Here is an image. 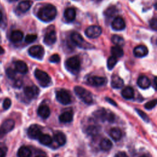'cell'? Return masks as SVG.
Masks as SVG:
<instances>
[{
  "mask_svg": "<svg viewBox=\"0 0 157 157\" xmlns=\"http://www.w3.org/2000/svg\"><path fill=\"white\" fill-rule=\"evenodd\" d=\"M37 113L41 118L45 119L49 117L50 114V110L47 105H42L39 107L37 109Z\"/></svg>",
  "mask_w": 157,
  "mask_h": 157,
  "instance_id": "19",
  "label": "cell"
},
{
  "mask_svg": "<svg viewBox=\"0 0 157 157\" xmlns=\"http://www.w3.org/2000/svg\"><path fill=\"white\" fill-rule=\"evenodd\" d=\"M124 85L123 80L117 75H113L112 76L111 78V86L113 88H120Z\"/></svg>",
  "mask_w": 157,
  "mask_h": 157,
  "instance_id": "18",
  "label": "cell"
},
{
  "mask_svg": "<svg viewBox=\"0 0 157 157\" xmlns=\"http://www.w3.org/2000/svg\"><path fill=\"white\" fill-rule=\"evenodd\" d=\"M16 70L21 74H26L28 72V68L26 64L23 61H17L15 64Z\"/></svg>",
  "mask_w": 157,
  "mask_h": 157,
  "instance_id": "21",
  "label": "cell"
},
{
  "mask_svg": "<svg viewBox=\"0 0 157 157\" xmlns=\"http://www.w3.org/2000/svg\"><path fill=\"white\" fill-rule=\"evenodd\" d=\"M36 39H37V36L36 34H30L26 36L25 40V42L27 43H32L34 41H35Z\"/></svg>",
  "mask_w": 157,
  "mask_h": 157,
  "instance_id": "38",
  "label": "cell"
},
{
  "mask_svg": "<svg viewBox=\"0 0 157 157\" xmlns=\"http://www.w3.org/2000/svg\"><path fill=\"white\" fill-rule=\"evenodd\" d=\"M150 26L153 30H156V28H157V20H156V18H153L150 20Z\"/></svg>",
  "mask_w": 157,
  "mask_h": 157,
  "instance_id": "42",
  "label": "cell"
},
{
  "mask_svg": "<svg viewBox=\"0 0 157 157\" xmlns=\"http://www.w3.org/2000/svg\"><path fill=\"white\" fill-rule=\"evenodd\" d=\"M6 72L7 76L9 78H10V79H13V78H15V75H16V72H15V71L13 69H12V68H10V67L7 68V69H6Z\"/></svg>",
  "mask_w": 157,
  "mask_h": 157,
  "instance_id": "37",
  "label": "cell"
},
{
  "mask_svg": "<svg viewBox=\"0 0 157 157\" xmlns=\"http://www.w3.org/2000/svg\"><path fill=\"white\" fill-rule=\"evenodd\" d=\"M22 84H23L22 80H17L15 81L14 85H15V86H16V87H17V88H20V87L21 86Z\"/></svg>",
  "mask_w": 157,
  "mask_h": 157,
  "instance_id": "44",
  "label": "cell"
},
{
  "mask_svg": "<svg viewBox=\"0 0 157 157\" xmlns=\"http://www.w3.org/2000/svg\"><path fill=\"white\" fill-rule=\"evenodd\" d=\"M24 93L28 99H31L37 96L39 93V90L36 85L28 86L24 88Z\"/></svg>",
  "mask_w": 157,
  "mask_h": 157,
  "instance_id": "13",
  "label": "cell"
},
{
  "mask_svg": "<svg viewBox=\"0 0 157 157\" xmlns=\"http://www.w3.org/2000/svg\"><path fill=\"white\" fill-rule=\"evenodd\" d=\"M112 27L116 31L122 30L125 28V22L121 17H117L112 23Z\"/></svg>",
  "mask_w": 157,
  "mask_h": 157,
  "instance_id": "14",
  "label": "cell"
},
{
  "mask_svg": "<svg viewBox=\"0 0 157 157\" xmlns=\"http://www.w3.org/2000/svg\"><path fill=\"white\" fill-rule=\"evenodd\" d=\"M66 66L72 72H78L80 67V61L77 56H72L67 59L66 61Z\"/></svg>",
  "mask_w": 157,
  "mask_h": 157,
  "instance_id": "6",
  "label": "cell"
},
{
  "mask_svg": "<svg viewBox=\"0 0 157 157\" xmlns=\"http://www.w3.org/2000/svg\"><path fill=\"white\" fill-rule=\"evenodd\" d=\"M112 56L116 57V58H120L123 56L124 55V52L123 49L119 47V46H113L111 47L110 50Z\"/></svg>",
  "mask_w": 157,
  "mask_h": 157,
  "instance_id": "31",
  "label": "cell"
},
{
  "mask_svg": "<svg viewBox=\"0 0 157 157\" xmlns=\"http://www.w3.org/2000/svg\"><path fill=\"white\" fill-rule=\"evenodd\" d=\"M74 91L76 95L85 104H90L93 102V97L91 93L85 88L76 86L74 87Z\"/></svg>",
  "mask_w": 157,
  "mask_h": 157,
  "instance_id": "2",
  "label": "cell"
},
{
  "mask_svg": "<svg viewBox=\"0 0 157 157\" xmlns=\"http://www.w3.org/2000/svg\"><path fill=\"white\" fill-rule=\"evenodd\" d=\"M115 157H128L126 153L124 151H119L115 155Z\"/></svg>",
  "mask_w": 157,
  "mask_h": 157,
  "instance_id": "43",
  "label": "cell"
},
{
  "mask_svg": "<svg viewBox=\"0 0 157 157\" xmlns=\"http://www.w3.org/2000/svg\"><path fill=\"white\" fill-rule=\"evenodd\" d=\"M17 156L18 157H31V151L28 147L22 146L18 150Z\"/></svg>",
  "mask_w": 157,
  "mask_h": 157,
  "instance_id": "26",
  "label": "cell"
},
{
  "mask_svg": "<svg viewBox=\"0 0 157 157\" xmlns=\"http://www.w3.org/2000/svg\"><path fill=\"white\" fill-rule=\"evenodd\" d=\"M11 104H12V102L9 98L5 99L3 102V108L4 109H8L10 107Z\"/></svg>",
  "mask_w": 157,
  "mask_h": 157,
  "instance_id": "41",
  "label": "cell"
},
{
  "mask_svg": "<svg viewBox=\"0 0 157 157\" xmlns=\"http://www.w3.org/2000/svg\"><path fill=\"white\" fill-rule=\"evenodd\" d=\"M136 110L137 112V113H138V114L140 115V117L146 122H148L150 119H149V117L147 115V114L143 112L142 110H140V109H136Z\"/></svg>",
  "mask_w": 157,
  "mask_h": 157,
  "instance_id": "39",
  "label": "cell"
},
{
  "mask_svg": "<svg viewBox=\"0 0 157 157\" xmlns=\"http://www.w3.org/2000/svg\"><path fill=\"white\" fill-rule=\"evenodd\" d=\"M105 99L107 100V102H109V103H110L111 104H112V105H115V106H116V105H117L116 102H115L113 100H112V99L109 98H105Z\"/></svg>",
  "mask_w": 157,
  "mask_h": 157,
  "instance_id": "45",
  "label": "cell"
},
{
  "mask_svg": "<svg viewBox=\"0 0 157 157\" xmlns=\"http://www.w3.org/2000/svg\"><path fill=\"white\" fill-rule=\"evenodd\" d=\"M110 137L115 140H119L122 136V132L118 128H113L110 131Z\"/></svg>",
  "mask_w": 157,
  "mask_h": 157,
  "instance_id": "23",
  "label": "cell"
},
{
  "mask_svg": "<svg viewBox=\"0 0 157 157\" xmlns=\"http://www.w3.org/2000/svg\"><path fill=\"white\" fill-rule=\"evenodd\" d=\"M85 33L88 37L90 38H96L98 37L102 33V29L100 26L97 25H92L88 26Z\"/></svg>",
  "mask_w": 157,
  "mask_h": 157,
  "instance_id": "9",
  "label": "cell"
},
{
  "mask_svg": "<svg viewBox=\"0 0 157 157\" xmlns=\"http://www.w3.org/2000/svg\"><path fill=\"white\" fill-rule=\"evenodd\" d=\"M49 61L52 63H58L60 61V57L58 54H54L50 57Z\"/></svg>",
  "mask_w": 157,
  "mask_h": 157,
  "instance_id": "40",
  "label": "cell"
},
{
  "mask_svg": "<svg viewBox=\"0 0 157 157\" xmlns=\"http://www.w3.org/2000/svg\"><path fill=\"white\" fill-rule=\"evenodd\" d=\"M153 83H154V88L155 89H156V77H155V78H154V81H153Z\"/></svg>",
  "mask_w": 157,
  "mask_h": 157,
  "instance_id": "48",
  "label": "cell"
},
{
  "mask_svg": "<svg viewBox=\"0 0 157 157\" xmlns=\"http://www.w3.org/2000/svg\"><path fill=\"white\" fill-rule=\"evenodd\" d=\"M137 83L140 88L142 89H147L150 86L151 82L150 79L147 77L145 75H142L138 78Z\"/></svg>",
  "mask_w": 157,
  "mask_h": 157,
  "instance_id": "17",
  "label": "cell"
},
{
  "mask_svg": "<svg viewBox=\"0 0 157 157\" xmlns=\"http://www.w3.org/2000/svg\"><path fill=\"white\" fill-rule=\"evenodd\" d=\"M111 40L114 44H115L117 46H119V47L123 45L124 44V39L122 37H121L118 35H116V34L113 35L112 36Z\"/></svg>",
  "mask_w": 157,
  "mask_h": 157,
  "instance_id": "32",
  "label": "cell"
},
{
  "mask_svg": "<svg viewBox=\"0 0 157 157\" xmlns=\"http://www.w3.org/2000/svg\"><path fill=\"white\" fill-rule=\"evenodd\" d=\"M100 148L104 151H109L112 147V142L107 138L103 139L100 142Z\"/></svg>",
  "mask_w": 157,
  "mask_h": 157,
  "instance_id": "29",
  "label": "cell"
},
{
  "mask_svg": "<svg viewBox=\"0 0 157 157\" xmlns=\"http://www.w3.org/2000/svg\"><path fill=\"white\" fill-rule=\"evenodd\" d=\"M87 82L90 85L94 86H99L105 85L107 83V79L106 78L102 77L92 76L90 77L87 79Z\"/></svg>",
  "mask_w": 157,
  "mask_h": 157,
  "instance_id": "12",
  "label": "cell"
},
{
  "mask_svg": "<svg viewBox=\"0 0 157 157\" xmlns=\"http://www.w3.org/2000/svg\"><path fill=\"white\" fill-rule=\"evenodd\" d=\"M56 98L58 102L64 105L69 104L71 102V95L66 90L63 89H61L56 92Z\"/></svg>",
  "mask_w": 157,
  "mask_h": 157,
  "instance_id": "7",
  "label": "cell"
},
{
  "mask_svg": "<svg viewBox=\"0 0 157 157\" xmlns=\"http://www.w3.org/2000/svg\"><path fill=\"white\" fill-rule=\"evenodd\" d=\"M28 135L33 139H39L42 134L40 128L37 124H32L28 129Z\"/></svg>",
  "mask_w": 157,
  "mask_h": 157,
  "instance_id": "11",
  "label": "cell"
},
{
  "mask_svg": "<svg viewBox=\"0 0 157 157\" xmlns=\"http://www.w3.org/2000/svg\"><path fill=\"white\" fill-rule=\"evenodd\" d=\"M6 155V152L4 151V150L1 148H0V157H4Z\"/></svg>",
  "mask_w": 157,
  "mask_h": 157,
  "instance_id": "46",
  "label": "cell"
},
{
  "mask_svg": "<svg viewBox=\"0 0 157 157\" xmlns=\"http://www.w3.org/2000/svg\"><path fill=\"white\" fill-rule=\"evenodd\" d=\"M2 13H1V12L0 11V21L1 20V19H2Z\"/></svg>",
  "mask_w": 157,
  "mask_h": 157,
  "instance_id": "49",
  "label": "cell"
},
{
  "mask_svg": "<svg viewBox=\"0 0 157 157\" xmlns=\"http://www.w3.org/2000/svg\"><path fill=\"white\" fill-rule=\"evenodd\" d=\"M44 49L40 45H34L28 50L29 54L33 58L41 59L44 55Z\"/></svg>",
  "mask_w": 157,
  "mask_h": 157,
  "instance_id": "10",
  "label": "cell"
},
{
  "mask_svg": "<svg viewBox=\"0 0 157 157\" xmlns=\"http://www.w3.org/2000/svg\"><path fill=\"white\" fill-rule=\"evenodd\" d=\"M56 9L54 6L47 4L39 9L37 13V17L40 20L44 22H49L56 17Z\"/></svg>",
  "mask_w": 157,
  "mask_h": 157,
  "instance_id": "1",
  "label": "cell"
},
{
  "mask_svg": "<svg viewBox=\"0 0 157 157\" xmlns=\"http://www.w3.org/2000/svg\"><path fill=\"white\" fill-rule=\"evenodd\" d=\"M94 117L102 121L107 120L110 122L113 121L115 119V116L113 113L110 112H107L104 109L97 110L94 112Z\"/></svg>",
  "mask_w": 157,
  "mask_h": 157,
  "instance_id": "5",
  "label": "cell"
},
{
  "mask_svg": "<svg viewBox=\"0 0 157 157\" xmlns=\"http://www.w3.org/2000/svg\"><path fill=\"white\" fill-rule=\"evenodd\" d=\"M156 102H157L156 99L151 100V101H150L147 102V103L145 104L144 107H145V108L146 109H147V110H151V109H152L153 108H154V107L156 106Z\"/></svg>",
  "mask_w": 157,
  "mask_h": 157,
  "instance_id": "36",
  "label": "cell"
},
{
  "mask_svg": "<svg viewBox=\"0 0 157 157\" xmlns=\"http://www.w3.org/2000/svg\"><path fill=\"white\" fill-rule=\"evenodd\" d=\"M134 90L131 86H127L124 88L121 91L122 96L126 99H132L134 97Z\"/></svg>",
  "mask_w": 157,
  "mask_h": 157,
  "instance_id": "24",
  "label": "cell"
},
{
  "mask_svg": "<svg viewBox=\"0 0 157 157\" xmlns=\"http://www.w3.org/2000/svg\"><path fill=\"white\" fill-rule=\"evenodd\" d=\"M56 40V34L54 30L48 31L45 36L44 42L47 45H52Z\"/></svg>",
  "mask_w": 157,
  "mask_h": 157,
  "instance_id": "15",
  "label": "cell"
},
{
  "mask_svg": "<svg viewBox=\"0 0 157 157\" xmlns=\"http://www.w3.org/2000/svg\"><path fill=\"white\" fill-rule=\"evenodd\" d=\"M117 63V59L116 57L113 56H110L108 59H107V68L109 70L112 69L114 66H115V64Z\"/></svg>",
  "mask_w": 157,
  "mask_h": 157,
  "instance_id": "33",
  "label": "cell"
},
{
  "mask_svg": "<svg viewBox=\"0 0 157 157\" xmlns=\"http://www.w3.org/2000/svg\"><path fill=\"white\" fill-rule=\"evenodd\" d=\"M34 75L36 78L39 81V84L43 87L48 86L51 83L50 77L48 75L47 72L42 70L36 69L34 72Z\"/></svg>",
  "mask_w": 157,
  "mask_h": 157,
  "instance_id": "4",
  "label": "cell"
},
{
  "mask_svg": "<svg viewBox=\"0 0 157 157\" xmlns=\"http://www.w3.org/2000/svg\"><path fill=\"white\" fill-rule=\"evenodd\" d=\"M134 55L136 57L141 58L146 56L148 54V50L147 47L144 45H139L136 47L134 49Z\"/></svg>",
  "mask_w": 157,
  "mask_h": 157,
  "instance_id": "16",
  "label": "cell"
},
{
  "mask_svg": "<svg viewBox=\"0 0 157 157\" xmlns=\"http://www.w3.org/2000/svg\"><path fill=\"white\" fill-rule=\"evenodd\" d=\"M116 8L115 6H111L109 7L105 12V15L108 17H112L116 12Z\"/></svg>",
  "mask_w": 157,
  "mask_h": 157,
  "instance_id": "35",
  "label": "cell"
},
{
  "mask_svg": "<svg viewBox=\"0 0 157 157\" xmlns=\"http://www.w3.org/2000/svg\"><path fill=\"white\" fill-rule=\"evenodd\" d=\"M23 37V33L19 30H15L12 32L10 34V40L13 42H20Z\"/></svg>",
  "mask_w": 157,
  "mask_h": 157,
  "instance_id": "22",
  "label": "cell"
},
{
  "mask_svg": "<svg viewBox=\"0 0 157 157\" xmlns=\"http://www.w3.org/2000/svg\"><path fill=\"white\" fill-rule=\"evenodd\" d=\"M4 53V48H3L2 47L0 46V55L3 54Z\"/></svg>",
  "mask_w": 157,
  "mask_h": 157,
  "instance_id": "47",
  "label": "cell"
},
{
  "mask_svg": "<svg viewBox=\"0 0 157 157\" xmlns=\"http://www.w3.org/2000/svg\"><path fill=\"white\" fill-rule=\"evenodd\" d=\"M36 157H45V156H42V155H39V156H36Z\"/></svg>",
  "mask_w": 157,
  "mask_h": 157,
  "instance_id": "50",
  "label": "cell"
},
{
  "mask_svg": "<svg viewBox=\"0 0 157 157\" xmlns=\"http://www.w3.org/2000/svg\"><path fill=\"white\" fill-rule=\"evenodd\" d=\"M59 120L62 123H69L73 120L72 113L70 112H64L59 115Z\"/></svg>",
  "mask_w": 157,
  "mask_h": 157,
  "instance_id": "25",
  "label": "cell"
},
{
  "mask_svg": "<svg viewBox=\"0 0 157 157\" xmlns=\"http://www.w3.org/2000/svg\"><path fill=\"white\" fill-rule=\"evenodd\" d=\"M76 16V12L74 8H67L64 12V17L68 21H72Z\"/></svg>",
  "mask_w": 157,
  "mask_h": 157,
  "instance_id": "20",
  "label": "cell"
},
{
  "mask_svg": "<svg viewBox=\"0 0 157 157\" xmlns=\"http://www.w3.org/2000/svg\"><path fill=\"white\" fill-rule=\"evenodd\" d=\"M140 157H147L146 156H140Z\"/></svg>",
  "mask_w": 157,
  "mask_h": 157,
  "instance_id": "51",
  "label": "cell"
},
{
  "mask_svg": "<svg viewBox=\"0 0 157 157\" xmlns=\"http://www.w3.org/2000/svg\"><path fill=\"white\" fill-rule=\"evenodd\" d=\"M38 140H39L40 144H42V145H50L53 141L52 137L47 134H42L40 136V137L39 138Z\"/></svg>",
  "mask_w": 157,
  "mask_h": 157,
  "instance_id": "30",
  "label": "cell"
},
{
  "mask_svg": "<svg viewBox=\"0 0 157 157\" xmlns=\"http://www.w3.org/2000/svg\"><path fill=\"white\" fill-rule=\"evenodd\" d=\"M54 139L59 145H63L66 142V137L62 132H58L54 135Z\"/></svg>",
  "mask_w": 157,
  "mask_h": 157,
  "instance_id": "28",
  "label": "cell"
},
{
  "mask_svg": "<svg viewBox=\"0 0 157 157\" xmlns=\"http://www.w3.org/2000/svg\"><path fill=\"white\" fill-rule=\"evenodd\" d=\"M15 126V121L12 119L5 120L0 126V137H3L6 134L11 131Z\"/></svg>",
  "mask_w": 157,
  "mask_h": 157,
  "instance_id": "8",
  "label": "cell"
},
{
  "mask_svg": "<svg viewBox=\"0 0 157 157\" xmlns=\"http://www.w3.org/2000/svg\"><path fill=\"white\" fill-rule=\"evenodd\" d=\"M71 39L75 45H77L80 48L88 49V48H91L93 47V46L91 44L88 43L83 38V37L78 33H76V32L73 33L71 34Z\"/></svg>",
  "mask_w": 157,
  "mask_h": 157,
  "instance_id": "3",
  "label": "cell"
},
{
  "mask_svg": "<svg viewBox=\"0 0 157 157\" xmlns=\"http://www.w3.org/2000/svg\"><path fill=\"white\" fill-rule=\"evenodd\" d=\"M32 2L30 1H23L18 4V9L21 12H27L32 6Z\"/></svg>",
  "mask_w": 157,
  "mask_h": 157,
  "instance_id": "27",
  "label": "cell"
},
{
  "mask_svg": "<svg viewBox=\"0 0 157 157\" xmlns=\"http://www.w3.org/2000/svg\"><path fill=\"white\" fill-rule=\"evenodd\" d=\"M100 130V128L97 126H90L86 129L87 133L90 135L94 136L97 134Z\"/></svg>",
  "mask_w": 157,
  "mask_h": 157,
  "instance_id": "34",
  "label": "cell"
}]
</instances>
